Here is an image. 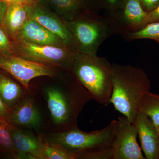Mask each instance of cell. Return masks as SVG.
<instances>
[{
  "label": "cell",
  "instance_id": "8fae6325",
  "mask_svg": "<svg viewBox=\"0 0 159 159\" xmlns=\"http://www.w3.org/2000/svg\"><path fill=\"white\" fill-rule=\"evenodd\" d=\"M29 16L35 20L61 39L66 47L73 52H77L72 34L64 21L46 8L39 2L28 6Z\"/></svg>",
  "mask_w": 159,
  "mask_h": 159
},
{
  "label": "cell",
  "instance_id": "277c9868",
  "mask_svg": "<svg viewBox=\"0 0 159 159\" xmlns=\"http://www.w3.org/2000/svg\"><path fill=\"white\" fill-rule=\"evenodd\" d=\"M64 21L72 34L77 52L82 54L97 55L102 43L108 37L117 34L106 16L93 11Z\"/></svg>",
  "mask_w": 159,
  "mask_h": 159
},
{
  "label": "cell",
  "instance_id": "5bb4252c",
  "mask_svg": "<svg viewBox=\"0 0 159 159\" xmlns=\"http://www.w3.org/2000/svg\"><path fill=\"white\" fill-rule=\"evenodd\" d=\"M16 40L24 41L40 45L67 48L57 35L35 20L30 18L20 29Z\"/></svg>",
  "mask_w": 159,
  "mask_h": 159
},
{
  "label": "cell",
  "instance_id": "ba28073f",
  "mask_svg": "<svg viewBox=\"0 0 159 159\" xmlns=\"http://www.w3.org/2000/svg\"><path fill=\"white\" fill-rule=\"evenodd\" d=\"M0 69L6 71L30 91L31 80L39 77H54L57 68L33 62L11 54L0 53Z\"/></svg>",
  "mask_w": 159,
  "mask_h": 159
},
{
  "label": "cell",
  "instance_id": "5b68a950",
  "mask_svg": "<svg viewBox=\"0 0 159 159\" xmlns=\"http://www.w3.org/2000/svg\"><path fill=\"white\" fill-rule=\"evenodd\" d=\"M117 120L100 130L84 132L78 127L61 131L44 134L47 140L76 156L80 154L111 146L115 137Z\"/></svg>",
  "mask_w": 159,
  "mask_h": 159
},
{
  "label": "cell",
  "instance_id": "d6986e66",
  "mask_svg": "<svg viewBox=\"0 0 159 159\" xmlns=\"http://www.w3.org/2000/svg\"><path fill=\"white\" fill-rule=\"evenodd\" d=\"M16 156L9 124L5 119H0V158L16 159Z\"/></svg>",
  "mask_w": 159,
  "mask_h": 159
},
{
  "label": "cell",
  "instance_id": "d4e9b609",
  "mask_svg": "<svg viewBox=\"0 0 159 159\" xmlns=\"http://www.w3.org/2000/svg\"><path fill=\"white\" fill-rule=\"evenodd\" d=\"M106 6L105 11L107 14H110L117 11L122 8L125 0H105Z\"/></svg>",
  "mask_w": 159,
  "mask_h": 159
},
{
  "label": "cell",
  "instance_id": "ac0fdd59",
  "mask_svg": "<svg viewBox=\"0 0 159 159\" xmlns=\"http://www.w3.org/2000/svg\"><path fill=\"white\" fill-rule=\"evenodd\" d=\"M138 111L151 119L159 132V94L147 92L139 103Z\"/></svg>",
  "mask_w": 159,
  "mask_h": 159
},
{
  "label": "cell",
  "instance_id": "9c48e42d",
  "mask_svg": "<svg viewBox=\"0 0 159 159\" xmlns=\"http://www.w3.org/2000/svg\"><path fill=\"white\" fill-rule=\"evenodd\" d=\"M135 125L125 116L117 120L113 142V159H145L138 144Z\"/></svg>",
  "mask_w": 159,
  "mask_h": 159
},
{
  "label": "cell",
  "instance_id": "6da1fadb",
  "mask_svg": "<svg viewBox=\"0 0 159 159\" xmlns=\"http://www.w3.org/2000/svg\"><path fill=\"white\" fill-rule=\"evenodd\" d=\"M39 93L49 112V132L77 128L80 114L93 99L70 72L66 79L44 84Z\"/></svg>",
  "mask_w": 159,
  "mask_h": 159
},
{
  "label": "cell",
  "instance_id": "484cf974",
  "mask_svg": "<svg viewBox=\"0 0 159 159\" xmlns=\"http://www.w3.org/2000/svg\"><path fill=\"white\" fill-rule=\"evenodd\" d=\"M143 9L146 12L153 11L159 5V0H139Z\"/></svg>",
  "mask_w": 159,
  "mask_h": 159
},
{
  "label": "cell",
  "instance_id": "2e32d148",
  "mask_svg": "<svg viewBox=\"0 0 159 159\" xmlns=\"http://www.w3.org/2000/svg\"><path fill=\"white\" fill-rule=\"evenodd\" d=\"M27 91L10 74L0 69V99L9 111L19 102Z\"/></svg>",
  "mask_w": 159,
  "mask_h": 159
},
{
  "label": "cell",
  "instance_id": "8992f818",
  "mask_svg": "<svg viewBox=\"0 0 159 159\" xmlns=\"http://www.w3.org/2000/svg\"><path fill=\"white\" fill-rule=\"evenodd\" d=\"M75 53L66 48L40 45L21 40L12 42L11 54L63 70L70 71Z\"/></svg>",
  "mask_w": 159,
  "mask_h": 159
},
{
  "label": "cell",
  "instance_id": "ffe728a7",
  "mask_svg": "<svg viewBox=\"0 0 159 159\" xmlns=\"http://www.w3.org/2000/svg\"><path fill=\"white\" fill-rule=\"evenodd\" d=\"M128 41L141 39L153 40L159 44V22L150 23L139 31L121 35Z\"/></svg>",
  "mask_w": 159,
  "mask_h": 159
},
{
  "label": "cell",
  "instance_id": "f546056e",
  "mask_svg": "<svg viewBox=\"0 0 159 159\" xmlns=\"http://www.w3.org/2000/svg\"><path fill=\"white\" fill-rule=\"evenodd\" d=\"M9 111L0 99V119H5L9 114Z\"/></svg>",
  "mask_w": 159,
  "mask_h": 159
},
{
  "label": "cell",
  "instance_id": "44dd1931",
  "mask_svg": "<svg viewBox=\"0 0 159 159\" xmlns=\"http://www.w3.org/2000/svg\"><path fill=\"white\" fill-rule=\"evenodd\" d=\"M45 159H76V156L49 142L44 134L39 133Z\"/></svg>",
  "mask_w": 159,
  "mask_h": 159
},
{
  "label": "cell",
  "instance_id": "4316f807",
  "mask_svg": "<svg viewBox=\"0 0 159 159\" xmlns=\"http://www.w3.org/2000/svg\"><path fill=\"white\" fill-rule=\"evenodd\" d=\"M159 22V5L153 11L148 13L146 20V25L150 23Z\"/></svg>",
  "mask_w": 159,
  "mask_h": 159
},
{
  "label": "cell",
  "instance_id": "f1b7e54d",
  "mask_svg": "<svg viewBox=\"0 0 159 159\" xmlns=\"http://www.w3.org/2000/svg\"><path fill=\"white\" fill-rule=\"evenodd\" d=\"M8 4L3 1H0V25H2L3 18L6 13Z\"/></svg>",
  "mask_w": 159,
  "mask_h": 159
},
{
  "label": "cell",
  "instance_id": "83f0119b",
  "mask_svg": "<svg viewBox=\"0 0 159 159\" xmlns=\"http://www.w3.org/2000/svg\"><path fill=\"white\" fill-rule=\"evenodd\" d=\"M8 4L11 3L22 4L26 6H33L38 2V0H0Z\"/></svg>",
  "mask_w": 159,
  "mask_h": 159
},
{
  "label": "cell",
  "instance_id": "30bf717a",
  "mask_svg": "<svg viewBox=\"0 0 159 159\" xmlns=\"http://www.w3.org/2000/svg\"><path fill=\"white\" fill-rule=\"evenodd\" d=\"M106 16L117 34L122 35L139 31L146 26L148 13L143 9L139 0H125L121 9Z\"/></svg>",
  "mask_w": 159,
  "mask_h": 159
},
{
  "label": "cell",
  "instance_id": "52a82bcc",
  "mask_svg": "<svg viewBox=\"0 0 159 159\" xmlns=\"http://www.w3.org/2000/svg\"><path fill=\"white\" fill-rule=\"evenodd\" d=\"M36 94L30 89L13 108L9 111L5 120L18 128L29 129L36 133L49 130V122L44 118Z\"/></svg>",
  "mask_w": 159,
  "mask_h": 159
},
{
  "label": "cell",
  "instance_id": "7402d4cb",
  "mask_svg": "<svg viewBox=\"0 0 159 159\" xmlns=\"http://www.w3.org/2000/svg\"><path fill=\"white\" fill-rule=\"evenodd\" d=\"M77 159H113L112 146L84 152L78 155Z\"/></svg>",
  "mask_w": 159,
  "mask_h": 159
},
{
  "label": "cell",
  "instance_id": "9a60e30c",
  "mask_svg": "<svg viewBox=\"0 0 159 159\" xmlns=\"http://www.w3.org/2000/svg\"><path fill=\"white\" fill-rule=\"evenodd\" d=\"M64 21L74 20L91 11L84 0H38Z\"/></svg>",
  "mask_w": 159,
  "mask_h": 159
},
{
  "label": "cell",
  "instance_id": "603a6c76",
  "mask_svg": "<svg viewBox=\"0 0 159 159\" xmlns=\"http://www.w3.org/2000/svg\"><path fill=\"white\" fill-rule=\"evenodd\" d=\"M12 42H11L0 25V53L12 54Z\"/></svg>",
  "mask_w": 159,
  "mask_h": 159
},
{
  "label": "cell",
  "instance_id": "4fadbf2b",
  "mask_svg": "<svg viewBox=\"0 0 159 159\" xmlns=\"http://www.w3.org/2000/svg\"><path fill=\"white\" fill-rule=\"evenodd\" d=\"M146 159H159V132L151 119L140 111L134 123Z\"/></svg>",
  "mask_w": 159,
  "mask_h": 159
},
{
  "label": "cell",
  "instance_id": "7c38bea8",
  "mask_svg": "<svg viewBox=\"0 0 159 159\" xmlns=\"http://www.w3.org/2000/svg\"><path fill=\"white\" fill-rule=\"evenodd\" d=\"M16 159H45L39 133L9 124Z\"/></svg>",
  "mask_w": 159,
  "mask_h": 159
},
{
  "label": "cell",
  "instance_id": "3957f363",
  "mask_svg": "<svg viewBox=\"0 0 159 159\" xmlns=\"http://www.w3.org/2000/svg\"><path fill=\"white\" fill-rule=\"evenodd\" d=\"M70 72L101 104L109 103L112 92L113 64L105 57L76 52Z\"/></svg>",
  "mask_w": 159,
  "mask_h": 159
},
{
  "label": "cell",
  "instance_id": "e0dca14e",
  "mask_svg": "<svg viewBox=\"0 0 159 159\" xmlns=\"http://www.w3.org/2000/svg\"><path fill=\"white\" fill-rule=\"evenodd\" d=\"M29 18L28 6L16 3L8 4L2 26L11 42L16 40L20 29Z\"/></svg>",
  "mask_w": 159,
  "mask_h": 159
},
{
  "label": "cell",
  "instance_id": "7a4b0ae2",
  "mask_svg": "<svg viewBox=\"0 0 159 159\" xmlns=\"http://www.w3.org/2000/svg\"><path fill=\"white\" fill-rule=\"evenodd\" d=\"M112 92L109 103L134 123L139 103L150 91L151 83L142 69L130 65L113 64Z\"/></svg>",
  "mask_w": 159,
  "mask_h": 159
},
{
  "label": "cell",
  "instance_id": "cb8c5ba5",
  "mask_svg": "<svg viewBox=\"0 0 159 159\" xmlns=\"http://www.w3.org/2000/svg\"><path fill=\"white\" fill-rule=\"evenodd\" d=\"M91 11L99 13L102 10H106L105 0H84Z\"/></svg>",
  "mask_w": 159,
  "mask_h": 159
}]
</instances>
